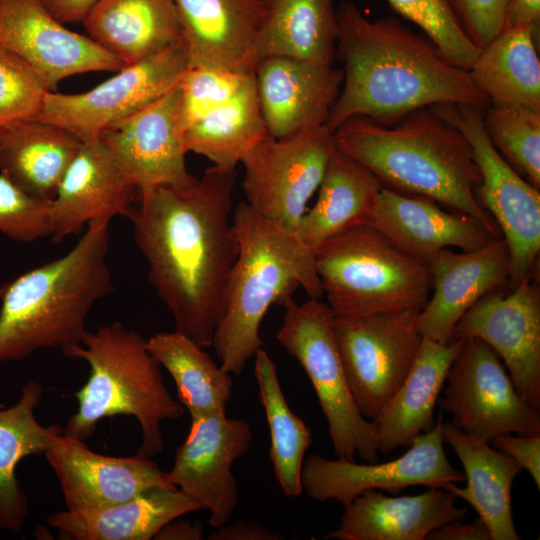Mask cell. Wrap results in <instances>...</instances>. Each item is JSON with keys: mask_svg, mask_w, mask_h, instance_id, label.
<instances>
[{"mask_svg": "<svg viewBox=\"0 0 540 540\" xmlns=\"http://www.w3.org/2000/svg\"><path fill=\"white\" fill-rule=\"evenodd\" d=\"M433 200L384 186L369 225L405 254L427 265L443 249H480L500 238L471 215L447 212Z\"/></svg>", "mask_w": 540, "mask_h": 540, "instance_id": "obj_22", "label": "cell"}, {"mask_svg": "<svg viewBox=\"0 0 540 540\" xmlns=\"http://www.w3.org/2000/svg\"><path fill=\"white\" fill-rule=\"evenodd\" d=\"M110 220L88 223L62 257L31 269L0 289V364L40 349L80 344L93 305L114 290Z\"/></svg>", "mask_w": 540, "mask_h": 540, "instance_id": "obj_4", "label": "cell"}, {"mask_svg": "<svg viewBox=\"0 0 540 540\" xmlns=\"http://www.w3.org/2000/svg\"><path fill=\"white\" fill-rule=\"evenodd\" d=\"M473 43L482 49L505 27L510 0H451Z\"/></svg>", "mask_w": 540, "mask_h": 540, "instance_id": "obj_43", "label": "cell"}, {"mask_svg": "<svg viewBox=\"0 0 540 540\" xmlns=\"http://www.w3.org/2000/svg\"><path fill=\"white\" fill-rule=\"evenodd\" d=\"M82 23L125 66L183 41L173 0H99Z\"/></svg>", "mask_w": 540, "mask_h": 540, "instance_id": "obj_27", "label": "cell"}, {"mask_svg": "<svg viewBox=\"0 0 540 540\" xmlns=\"http://www.w3.org/2000/svg\"><path fill=\"white\" fill-rule=\"evenodd\" d=\"M279 344L300 363L327 420L335 454L366 463L378 461L377 426L364 418L353 399L334 334V313L320 299L284 306Z\"/></svg>", "mask_w": 540, "mask_h": 540, "instance_id": "obj_8", "label": "cell"}, {"mask_svg": "<svg viewBox=\"0 0 540 540\" xmlns=\"http://www.w3.org/2000/svg\"><path fill=\"white\" fill-rule=\"evenodd\" d=\"M67 510L107 508L154 488H176L168 472L139 454L113 457L92 451L85 441L62 432L44 453ZM178 489V488H177Z\"/></svg>", "mask_w": 540, "mask_h": 540, "instance_id": "obj_18", "label": "cell"}, {"mask_svg": "<svg viewBox=\"0 0 540 540\" xmlns=\"http://www.w3.org/2000/svg\"><path fill=\"white\" fill-rule=\"evenodd\" d=\"M443 444L440 413L430 431L418 435L402 456L388 462L358 464L341 457L331 460L312 454L301 470L303 491L313 500H335L344 506L371 489L391 493L416 485L445 489L462 482L465 476L450 464Z\"/></svg>", "mask_w": 540, "mask_h": 540, "instance_id": "obj_14", "label": "cell"}, {"mask_svg": "<svg viewBox=\"0 0 540 540\" xmlns=\"http://www.w3.org/2000/svg\"><path fill=\"white\" fill-rule=\"evenodd\" d=\"M209 540H281L284 537L257 522L237 521L212 532Z\"/></svg>", "mask_w": 540, "mask_h": 540, "instance_id": "obj_45", "label": "cell"}, {"mask_svg": "<svg viewBox=\"0 0 540 540\" xmlns=\"http://www.w3.org/2000/svg\"><path fill=\"white\" fill-rule=\"evenodd\" d=\"M445 383L441 408L465 434L489 443L500 434L540 435V409L521 398L499 356L480 339H463Z\"/></svg>", "mask_w": 540, "mask_h": 540, "instance_id": "obj_13", "label": "cell"}, {"mask_svg": "<svg viewBox=\"0 0 540 540\" xmlns=\"http://www.w3.org/2000/svg\"><path fill=\"white\" fill-rule=\"evenodd\" d=\"M391 7L423 30L450 64L469 70L480 49L460 22L451 0H388Z\"/></svg>", "mask_w": 540, "mask_h": 540, "instance_id": "obj_39", "label": "cell"}, {"mask_svg": "<svg viewBox=\"0 0 540 540\" xmlns=\"http://www.w3.org/2000/svg\"><path fill=\"white\" fill-rule=\"evenodd\" d=\"M262 1L268 5L272 0H262Z\"/></svg>", "mask_w": 540, "mask_h": 540, "instance_id": "obj_50", "label": "cell"}, {"mask_svg": "<svg viewBox=\"0 0 540 540\" xmlns=\"http://www.w3.org/2000/svg\"><path fill=\"white\" fill-rule=\"evenodd\" d=\"M232 222L239 251L211 346L220 367L237 376L263 346L260 326L272 305L284 306L299 288L314 299L323 291L314 251L297 233L265 220L246 202L236 207Z\"/></svg>", "mask_w": 540, "mask_h": 540, "instance_id": "obj_5", "label": "cell"}, {"mask_svg": "<svg viewBox=\"0 0 540 540\" xmlns=\"http://www.w3.org/2000/svg\"><path fill=\"white\" fill-rule=\"evenodd\" d=\"M490 444L499 451L507 454L521 467L528 471L537 489L540 487V435L513 436L500 434L495 436Z\"/></svg>", "mask_w": 540, "mask_h": 540, "instance_id": "obj_44", "label": "cell"}, {"mask_svg": "<svg viewBox=\"0 0 540 540\" xmlns=\"http://www.w3.org/2000/svg\"><path fill=\"white\" fill-rule=\"evenodd\" d=\"M0 46L25 60L49 91L77 74L125 66L89 36L66 28L41 0H0Z\"/></svg>", "mask_w": 540, "mask_h": 540, "instance_id": "obj_17", "label": "cell"}, {"mask_svg": "<svg viewBox=\"0 0 540 540\" xmlns=\"http://www.w3.org/2000/svg\"><path fill=\"white\" fill-rule=\"evenodd\" d=\"M254 81L268 135L284 138L325 125L343 72L332 65L268 57L258 61Z\"/></svg>", "mask_w": 540, "mask_h": 540, "instance_id": "obj_20", "label": "cell"}, {"mask_svg": "<svg viewBox=\"0 0 540 540\" xmlns=\"http://www.w3.org/2000/svg\"><path fill=\"white\" fill-rule=\"evenodd\" d=\"M429 267L432 296L419 311L418 328L423 337L448 343L463 314L483 296L509 282V251L501 238L473 251L455 253L446 248Z\"/></svg>", "mask_w": 540, "mask_h": 540, "instance_id": "obj_23", "label": "cell"}, {"mask_svg": "<svg viewBox=\"0 0 540 540\" xmlns=\"http://www.w3.org/2000/svg\"><path fill=\"white\" fill-rule=\"evenodd\" d=\"M426 540H491L489 532L478 518L473 523H463L461 520L448 522L433 530Z\"/></svg>", "mask_w": 540, "mask_h": 540, "instance_id": "obj_46", "label": "cell"}, {"mask_svg": "<svg viewBox=\"0 0 540 540\" xmlns=\"http://www.w3.org/2000/svg\"><path fill=\"white\" fill-rule=\"evenodd\" d=\"M202 509L177 488H154L99 510L55 512L47 522L69 539L150 540L169 522Z\"/></svg>", "mask_w": 540, "mask_h": 540, "instance_id": "obj_29", "label": "cell"}, {"mask_svg": "<svg viewBox=\"0 0 540 540\" xmlns=\"http://www.w3.org/2000/svg\"><path fill=\"white\" fill-rule=\"evenodd\" d=\"M456 499L443 488L392 497L380 490H367L343 506L340 524L325 538L426 540L433 530L466 516L467 509L458 507Z\"/></svg>", "mask_w": 540, "mask_h": 540, "instance_id": "obj_25", "label": "cell"}, {"mask_svg": "<svg viewBox=\"0 0 540 540\" xmlns=\"http://www.w3.org/2000/svg\"><path fill=\"white\" fill-rule=\"evenodd\" d=\"M82 142L38 120L0 129V172L31 197L51 201Z\"/></svg>", "mask_w": 540, "mask_h": 540, "instance_id": "obj_30", "label": "cell"}, {"mask_svg": "<svg viewBox=\"0 0 540 540\" xmlns=\"http://www.w3.org/2000/svg\"><path fill=\"white\" fill-rule=\"evenodd\" d=\"M136 188L99 139L83 141L50 202L55 243L96 220L127 216Z\"/></svg>", "mask_w": 540, "mask_h": 540, "instance_id": "obj_24", "label": "cell"}, {"mask_svg": "<svg viewBox=\"0 0 540 540\" xmlns=\"http://www.w3.org/2000/svg\"><path fill=\"white\" fill-rule=\"evenodd\" d=\"M48 92L25 60L0 46V129L37 120Z\"/></svg>", "mask_w": 540, "mask_h": 540, "instance_id": "obj_40", "label": "cell"}, {"mask_svg": "<svg viewBox=\"0 0 540 540\" xmlns=\"http://www.w3.org/2000/svg\"><path fill=\"white\" fill-rule=\"evenodd\" d=\"M254 358V373L270 432L269 458L283 494L297 497L303 491L301 470L312 442L311 431L291 411L268 353L261 348Z\"/></svg>", "mask_w": 540, "mask_h": 540, "instance_id": "obj_37", "label": "cell"}, {"mask_svg": "<svg viewBox=\"0 0 540 540\" xmlns=\"http://www.w3.org/2000/svg\"><path fill=\"white\" fill-rule=\"evenodd\" d=\"M62 353L90 367L87 382L75 393L78 409L68 418L65 434L85 441L103 418L126 415L141 428L137 454L151 458L163 451L162 422L180 418L185 408L169 393L141 334L115 321L87 331L80 344Z\"/></svg>", "mask_w": 540, "mask_h": 540, "instance_id": "obj_6", "label": "cell"}, {"mask_svg": "<svg viewBox=\"0 0 540 540\" xmlns=\"http://www.w3.org/2000/svg\"><path fill=\"white\" fill-rule=\"evenodd\" d=\"M483 124L501 156L540 190V112L490 103L484 109Z\"/></svg>", "mask_w": 540, "mask_h": 540, "instance_id": "obj_38", "label": "cell"}, {"mask_svg": "<svg viewBox=\"0 0 540 540\" xmlns=\"http://www.w3.org/2000/svg\"><path fill=\"white\" fill-rule=\"evenodd\" d=\"M155 539L201 540L204 539L203 527L199 522L190 523L175 519L165 525Z\"/></svg>", "mask_w": 540, "mask_h": 540, "instance_id": "obj_49", "label": "cell"}, {"mask_svg": "<svg viewBox=\"0 0 540 540\" xmlns=\"http://www.w3.org/2000/svg\"><path fill=\"white\" fill-rule=\"evenodd\" d=\"M338 29L333 0H272L257 39L258 60L286 57L332 65Z\"/></svg>", "mask_w": 540, "mask_h": 540, "instance_id": "obj_33", "label": "cell"}, {"mask_svg": "<svg viewBox=\"0 0 540 540\" xmlns=\"http://www.w3.org/2000/svg\"><path fill=\"white\" fill-rule=\"evenodd\" d=\"M336 149L326 125L284 138L266 136L241 162L246 203L265 220L297 233Z\"/></svg>", "mask_w": 540, "mask_h": 540, "instance_id": "obj_11", "label": "cell"}, {"mask_svg": "<svg viewBox=\"0 0 540 540\" xmlns=\"http://www.w3.org/2000/svg\"><path fill=\"white\" fill-rule=\"evenodd\" d=\"M43 397L35 381L23 385L17 402L0 409V529L20 533L29 504L16 477V467L28 456L44 454L63 432L58 424L42 425L35 410Z\"/></svg>", "mask_w": 540, "mask_h": 540, "instance_id": "obj_32", "label": "cell"}, {"mask_svg": "<svg viewBox=\"0 0 540 540\" xmlns=\"http://www.w3.org/2000/svg\"><path fill=\"white\" fill-rule=\"evenodd\" d=\"M253 75L210 66H188L178 84L183 131L231 99Z\"/></svg>", "mask_w": 540, "mask_h": 540, "instance_id": "obj_41", "label": "cell"}, {"mask_svg": "<svg viewBox=\"0 0 540 540\" xmlns=\"http://www.w3.org/2000/svg\"><path fill=\"white\" fill-rule=\"evenodd\" d=\"M50 202L31 197L0 172V232L32 242L51 236Z\"/></svg>", "mask_w": 540, "mask_h": 540, "instance_id": "obj_42", "label": "cell"}, {"mask_svg": "<svg viewBox=\"0 0 540 540\" xmlns=\"http://www.w3.org/2000/svg\"><path fill=\"white\" fill-rule=\"evenodd\" d=\"M235 181L236 168L213 165L188 184L138 194L126 216L175 330L203 348L223 317L239 251L231 219Z\"/></svg>", "mask_w": 540, "mask_h": 540, "instance_id": "obj_1", "label": "cell"}, {"mask_svg": "<svg viewBox=\"0 0 540 540\" xmlns=\"http://www.w3.org/2000/svg\"><path fill=\"white\" fill-rule=\"evenodd\" d=\"M382 187L370 170L336 149L318 188L315 204L300 220L299 238L314 251L328 239L368 224Z\"/></svg>", "mask_w": 540, "mask_h": 540, "instance_id": "obj_31", "label": "cell"}, {"mask_svg": "<svg viewBox=\"0 0 540 540\" xmlns=\"http://www.w3.org/2000/svg\"><path fill=\"white\" fill-rule=\"evenodd\" d=\"M443 439L460 459L467 485L450 484L445 489L469 503L487 528L491 540H519L512 515L511 490L523 470L507 454L487 441L443 423Z\"/></svg>", "mask_w": 540, "mask_h": 540, "instance_id": "obj_28", "label": "cell"}, {"mask_svg": "<svg viewBox=\"0 0 540 540\" xmlns=\"http://www.w3.org/2000/svg\"><path fill=\"white\" fill-rule=\"evenodd\" d=\"M524 24L539 30L540 0H510L505 27Z\"/></svg>", "mask_w": 540, "mask_h": 540, "instance_id": "obj_48", "label": "cell"}, {"mask_svg": "<svg viewBox=\"0 0 540 540\" xmlns=\"http://www.w3.org/2000/svg\"><path fill=\"white\" fill-rule=\"evenodd\" d=\"M431 110L468 141L481 183L476 195L503 233L510 258L512 288L535 272L540 252V192L501 156L483 124V112L467 104H437Z\"/></svg>", "mask_w": 540, "mask_h": 540, "instance_id": "obj_9", "label": "cell"}, {"mask_svg": "<svg viewBox=\"0 0 540 540\" xmlns=\"http://www.w3.org/2000/svg\"><path fill=\"white\" fill-rule=\"evenodd\" d=\"M46 9L61 23L83 22L99 0H41Z\"/></svg>", "mask_w": 540, "mask_h": 540, "instance_id": "obj_47", "label": "cell"}, {"mask_svg": "<svg viewBox=\"0 0 540 540\" xmlns=\"http://www.w3.org/2000/svg\"><path fill=\"white\" fill-rule=\"evenodd\" d=\"M462 341L439 343L422 337L407 376L374 420L379 453L409 447L421 432L433 428L435 405Z\"/></svg>", "mask_w": 540, "mask_h": 540, "instance_id": "obj_26", "label": "cell"}, {"mask_svg": "<svg viewBox=\"0 0 540 540\" xmlns=\"http://www.w3.org/2000/svg\"><path fill=\"white\" fill-rule=\"evenodd\" d=\"M538 35L531 25L505 27L480 49L469 71L490 103L540 112Z\"/></svg>", "mask_w": 540, "mask_h": 540, "instance_id": "obj_34", "label": "cell"}, {"mask_svg": "<svg viewBox=\"0 0 540 540\" xmlns=\"http://www.w3.org/2000/svg\"><path fill=\"white\" fill-rule=\"evenodd\" d=\"M100 140L137 194L160 186L185 185L195 179L185 163L178 85L107 130Z\"/></svg>", "mask_w": 540, "mask_h": 540, "instance_id": "obj_19", "label": "cell"}, {"mask_svg": "<svg viewBox=\"0 0 540 540\" xmlns=\"http://www.w3.org/2000/svg\"><path fill=\"white\" fill-rule=\"evenodd\" d=\"M337 19L344 69L325 123L331 132L358 116L388 124L437 104L489 106L469 70L450 64L426 36L399 20H370L352 2L340 4Z\"/></svg>", "mask_w": 540, "mask_h": 540, "instance_id": "obj_2", "label": "cell"}, {"mask_svg": "<svg viewBox=\"0 0 540 540\" xmlns=\"http://www.w3.org/2000/svg\"><path fill=\"white\" fill-rule=\"evenodd\" d=\"M252 439L246 421L226 413L208 414L191 419L189 433L176 450L170 481L210 512L213 528L228 523L237 507L239 489L231 467Z\"/></svg>", "mask_w": 540, "mask_h": 540, "instance_id": "obj_16", "label": "cell"}, {"mask_svg": "<svg viewBox=\"0 0 540 540\" xmlns=\"http://www.w3.org/2000/svg\"><path fill=\"white\" fill-rule=\"evenodd\" d=\"M146 347L171 375L178 401L191 419L226 413L232 375L217 366L203 347L176 330L155 333L146 340Z\"/></svg>", "mask_w": 540, "mask_h": 540, "instance_id": "obj_35", "label": "cell"}, {"mask_svg": "<svg viewBox=\"0 0 540 540\" xmlns=\"http://www.w3.org/2000/svg\"><path fill=\"white\" fill-rule=\"evenodd\" d=\"M389 127L353 117L334 132L339 151L370 170L383 184L473 216L500 237L476 191L481 175L466 138L430 107Z\"/></svg>", "mask_w": 540, "mask_h": 540, "instance_id": "obj_3", "label": "cell"}, {"mask_svg": "<svg viewBox=\"0 0 540 540\" xmlns=\"http://www.w3.org/2000/svg\"><path fill=\"white\" fill-rule=\"evenodd\" d=\"M266 136L253 75L231 99L185 128L183 144L186 153L202 155L215 166L236 168Z\"/></svg>", "mask_w": 540, "mask_h": 540, "instance_id": "obj_36", "label": "cell"}, {"mask_svg": "<svg viewBox=\"0 0 540 540\" xmlns=\"http://www.w3.org/2000/svg\"><path fill=\"white\" fill-rule=\"evenodd\" d=\"M188 66L253 75L257 39L267 13L262 0H173Z\"/></svg>", "mask_w": 540, "mask_h": 540, "instance_id": "obj_21", "label": "cell"}, {"mask_svg": "<svg viewBox=\"0 0 540 540\" xmlns=\"http://www.w3.org/2000/svg\"><path fill=\"white\" fill-rule=\"evenodd\" d=\"M510 292L497 288L469 308L451 340L477 338L504 361L521 398L540 409V290L532 276Z\"/></svg>", "mask_w": 540, "mask_h": 540, "instance_id": "obj_15", "label": "cell"}, {"mask_svg": "<svg viewBox=\"0 0 540 540\" xmlns=\"http://www.w3.org/2000/svg\"><path fill=\"white\" fill-rule=\"evenodd\" d=\"M326 304L335 316L421 310L429 299V265L405 254L369 224L340 233L314 250Z\"/></svg>", "mask_w": 540, "mask_h": 540, "instance_id": "obj_7", "label": "cell"}, {"mask_svg": "<svg viewBox=\"0 0 540 540\" xmlns=\"http://www.w3.org/2000/svg\"><path fill=\"white\" fill-rule=\"evenodd\" d=\"M417 309L334 316L344 372L360 414L374 421L398 390L418 353Z\"/></svg>", "mask_w": 540, "mask_h": 540, "instance_id": "obj_10", "label": "cell"}, {"mask_svg": "<svg viewBox=\"0 0 540 540\" xmlns=\"http://www.w3.org/2000/svg\"><path fill=\"white\" fill-rule=\"evenodd\" d=\"M184 42L126 65L91 90L46 94L38 121L60 126L82 141L103 133L173 90L187 69Z\"/></svg>", "mask_w": 540, "mask_h": 540, "instance_id": "obj_12", "label": "cell"}]
</instances>
